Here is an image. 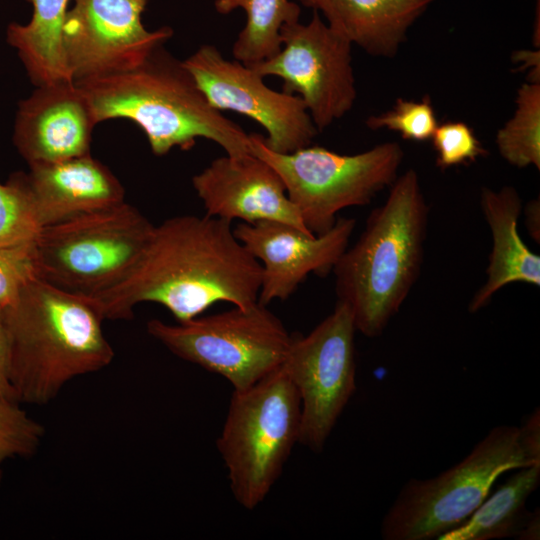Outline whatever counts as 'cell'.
<instances>
[{
	"label": "cell",
	"instance_id": "obj_1",
	"mask_svg": "<svg viewBox=\"0 0 540 540\" xmlns=\"http://www.w3.org/2000/svg\"><path fill=\"white\" fill-rule=\"evenodd\" d=\"M231 223L180 215L154 225L131 272L110 289L85 297L103 320L131 319L135 306L145 302L162 305L177 322L219 302L255 305L262 267L236 238Z\"/></svg>",
	"mask_w": 540,
	"mask_h": 540
},
{
	"label": "cell",
	"instance_id": "obj_2",
	"mask_svg": "<svg viewBox=\"0 0 540 540\" xmlns=\"http://www.w3.org/2000/svg\"><path fill=\"white\" fill-rule=\"evenodd\" d=\"M8 380L15 401L44 405L72 379L108 366L114 350L85 296L39 276L3 308Z\"/></svg>",
	"mask_w": 540,
	"mask_h": 540
},
{
	"label": "cell",
	"instance_id": "obj_3",
	"mask_svg": "<svg viewBox=\"0 0 540 540\" xmlns=\"http://www.w3.org/2000/svg\"><path fill=\"white\" fill-rule=\"evenodd\" d=\"M385 202L373 209L356 242L332 272L337 301L356 330L380 336L417 282L424 259L429 207L414 169L398 176Z\"/></svg>",
	"mask_w": 540,
	"mask_h": 540
},
{
	"label": "cell",
	"instance_id": "obj_4",
	"mask_svg": "<svg viewBox=\"0 0 540 540\" xmlns=\"http://www.w3.org/2000/svg\"><path fill=\"white\" fill-rule=\"evenodd\" d=\"M75 83L98 123L133 121L156 156L175 147L190 150L198 138L217 143L230 156L252 153L249 134L210 105L183 61L163 45L131 70Z\"/></svg>",
	"mask_w": 540,
	"mask_h": 540
},
{
	"label": "cell",
	"instance_id": "obj_5",
	"mask_svg": "<svg viewBox=\"0 0 540 540\" xmlns=\"http://www.w3.org/2000/svg\"><path fill=\"white\" fill-rule=\"evenodd\" d=\"M540 464L517 426L499 425L459 463L429 479H410L383 517L384 540H432L462 525L505 472Z\"/></svg>",
	"mask_w": 540,
	"mask_h": 540
},
{
	"label": "cell",
	"instance_id": "obj_6",
	"mask_svg": "<svg viewBox=\"0 0 540 540\" xmlns=\"http://www.w3.org/2000/svg\"><path fill=\"white\" fill-rule=\"evenodd\" d=\"M301 403L282 365L255 383L234 390L217 449L239 505L258 507L299 443Z\"/></svg>",
	"mask_w": 540,
	"mask_h": 540
},
{
	"label": "cell",
	"instance_id": "obj_7",
	"mask_svg": "<svg viewBox=\"0 0 540 540\" xmlns=\"http://www.w3.org/2000/svg\"><path fill=\"white\" fill-rule=\"evenodd\" d=\"M153 228L126 202L44 227L34 241L37 275L65 291L97 295L131 272Z\"/></svg>",
	"mask_w": 540,
	"mask_h": 540
},
{
	"label": "cell",
	"instance_id": "obj_8",
	"mask_svg": "<svg viewBox=\"0 0 540 540\" xmlns=\"http://www.w3.org/2000/svg\"><path fill=\"white\" fill-rule=\"evenodd\" d=\"M249 136L251 152L279 174L303 224L314 235L330 230L341 210L367 205L390 187L404 157L396 142L353 155L311 145L278 153L266 146L262 135Z\"/></svg>",
	"mask_w": 540,
	"mask_h": 540
},
{
	"label": "cell",
	"instance_id": "obj_9",
	"mask_svg": "<svg viewBox=\"0 0 540 540\" xmlns=\"http://www.w3.org/2000/svg\"><path fill=\"white\" fill-rule=\"evenodd\" d=\"M147 332L179 358L224 377L234 390L246 389L278 369L292 338L259 302L177 324L152 319Z\"/></svg>",
	"mask_w": 540,
	"mask_h": 540
},
{
	"label": "cell",
	"instance_id": "obj_10",
	"mask_svg": "<svg viewBox=\"0 0 540 540\" xmlns=\"http://www.w3.org/2000/svg\"><path fill=\"white\" fill-rule=\"evenodd\" d=\"M354 319L336 301L307 335H292L282 364L301 403L299 443L319 453L356 390Z\"/></svg>",
	"mask_w": 540,
	"mask_h": 540
},
{
	"label": "cell",
	"instance_id": "obj_11",
	"mask_svg": "<svg viewBox=\"0 0 540 540\" xmlns=\"http://www.w3.org/2000/svg\"><path fill=\"white\" fill-rule=\"evenodd\" d=\"M282 47L253 67L260 76L279 77L284 92L299 96L321 131L345 116L356 99L352 43L313 11L311 20L283 26Z\"/></svg>",
	"mask_w": 540,
	"mask_h": 540
},
{
	"label": "cell",
	"instance_id": "obj_12",
	"mask_svg": "<svg viewBox=\"0 0 540 540\" xmlns=\"http://www.w3.org/2000/svg\"><path fill=\"white\" fill-rule=\"evenodd\" d=\"M183 63L213 108L234 111L258 123L272 151L294 152L311 145L317 135L299 96L269 88L254 69L226 59L216 46H200Z\"/></svg>",
	"mask_w": 540,
	"mask_h": 540
},
{
	"label": "cell",
	"instance_id": "obj_13",
	"mask_svg": "<svg viewBox=\"0 0 540 540\" xmlns=\"http://www.w3.org/2000/svg\"><path fill=\"white\" fill-rule=\"evenodd\" d=\"M148 0H74L62 44L74 82L131 70L173 35L142 23Z\"/></svg>",
	"mask_w": 540,
	"mask_h": 540
},
{
	"label": "cell",
	"instance_id": "obj_14",
	"mask_svg": "<svg viewBox=\"0 0 540 540\" xmlns=\"http://www.w3.org/2000/svg\"><path fill=\"white\" fill-rule=\"evenodd\" d=\"M354 218L338 217L333 227L314 235L280 221L240 222L236 238L262 267L258 302L286 300L311 273L324 277L349 245Z\"/></svg>",
	"mask_w": 540,
	"mask_h": 540
},
{
	"label": "cell",
	"instance_id": "obj_15",
	"mask_svg": "<svg viewBox=\"0 0 540 540\" xmlns=\"http://www.w3.org/2000/svg\"><path fill=\"white\" fill-rule=\"evenodd\" d=\"M18 103L13 143L28 163L57 162L90 154L92 106L74 81L36 86Z\"/></svg>",
	"mask_w": 540,
	"mask_h": 540
},
{
	"label": "cell",
	"instance_id": "obj_16",
	"mask_svg": "<svg viewBox=\"0 0 540 540\" xmlns=\"http://www.w3.org/2000/svg\"><path fill=\"white\" fill-rule=\"evenodd\" d=\"M192 185L208 216L229 222L280 221L311 233L279 174L253 153L214 159L193 176Z\"/></svg>",
	"mask_w": 540,
	"mask_h": 540
},
{
	"label": "cell",
	"instance_id": "obj_17",
	"mask_svg": "<svg viewBox=\"0 0 540 540\" xmlns=\"http://www.w3.org/2000/svg\"><path fill=\"white\" fill-rule=\"evenodd\" d=\"M24 174L41 229L125 202L118 178L91 154L32 164Z\"/></svg>",
	"mask_w": 540,
	"mask_h": 540
},
{
	"label": "cell",
	"instance_id": "obj_18",
	"mask_svg": "<svg viewBox=\"0 0 540 540\" xmlns=\"http://www.w3.org/2000/svg\"><path fill=\"white\" fill-rule=\"evenodd\" d=\"M483 216L492 235V249L483 285L471 298L468 311L486 307L493 296L511 283L540 286V256L531 251L518 232L522 200L512 186L499 190L483 188L480 195Z\"/></svg>",
	"mask_w": 540,
	"mask_h": 540
},
{
	"label": "cell",
	"instance_id": "obj_19",
	"mask_svg": "<svg viewBox=\"0 0 540 540\" xmlns=\"http://www.w3.org/2000/svg\"><path fill=\"white\" fill-rule=\"evenodd\" d=\"M322 14L352 44L378 57H393L409 28L435 0H298Z\"/></svg>",
	"mask_w": 540,
	"mask_h": 540
},
{
	"label": "cell",
	"instance_id": "obj_20",
	"mask_svg": "<svg viewBox=\"0 0 540 540\" xmlns=\"http://www.w3.org/2000/svg\"><path fill=\"white\" fill-rule=\"evenodd\" d=\"M539 484L540 464L516 469L462 525L438 540H538L540 513L538 509L528 511L526 500Z\"/></svg>",
	"mask_w": 540,
	"mask_h": 540
},
{
	"label": "cell",
	"instance_id": "obj_21",
	"mask_svg": "<svg viewBox=\"0 0 540 540\" xmlns=\"http://www.w3.org/2000/svg\"><path fill=\"white\" fill-rule=\"evenodd\" d=\"M26 1L33 7L31 20L27 24H9L8 44L16 49L34 85L73 81L62 44L69 0Z\"/></svg>",
	"mask_w": 540,
	"mask_h": 540
},
{
	"label": "cell",
	"instance_id": "obj_22",
	"mask_svg": "<svg viewBox=\"0 0 540 540\" xmlns=\"http://www.w3.org/2000/svg\"><path fill=\"white\" fill-rule=\"evenodd\" d=\"M217 13L242 9L246 23L232 48L234 59L253 67L276 55L282 47L284 25L299 21L301 7L291 0H214Z\"/></svg>",
	"mask_w": 540,
	"mask_h": 540
},
{
	"label": "cell",
	"instance_id": "obj_23",
	"mask_svg": "<svg viewBox=\"0 0 540 540\" xmlns=\"http://www.w3.org/2000/svg\"><path fill=\"white\" fill-rule=\"evenodd\" d=\"M502 158L517 168L540 169V84L530 81L518 89L513 116L496 135Z\"/></svg>",
	"mask_w": 540,
	"mask_h": 540
},
{
	"label": "cell",
	"instance_id": "obj_24",
	"mask_svg": "<svg viewBox=\"0 0 540 540\" xmlns=\"http://www.w3.org/2000/svg\"><path fill=\"white\" fill-rule=\"evenodd\" d=\"M40 230L25 174L13 173L0 182V247L33 240Z\"/></svg>",
	"mask_w": 540,
	"mask_h": 540
},
{
	"label": "cell",
	"instance_id": "obj_25",
	"mask_svg": "<svg viewBox=\"0 0 540 540\" xmlns=\"http://www.w3.org/2000/svg\"><path fill=\"white\" fill-rule=\"evenodd\" d=\"M366 125L372 130L386 128L396 131L405 140L424 142L432 138L438 122L428 97L421 101L400 98L391 110L370 116Z\"/></svg>",
	"mask_w": 540,
	"mask_h": 540
},
{
	"label": "cell",
	"instance_id": "obj_26",
	"mask_svg": "<svg viewBox=\"0 0 540 540\" xmlns=\"http://www.w3.org/2000/svg\"><path fill=\"white\" fill-rule=\"evenodd\" d=\"M44 427L28 416L18 402L0 397V456L29 457L36 453Z\"/></svg>",
	"mask_w": 540,
	"mask_h": 540
},
{
	"label": "cell",
	"instance_id": "obj_27",
	"mask_svg": "<svg viewBox=\"0 0 540 540\" xmlns=\"http://www.w3.org/2000/svg\"><path fill=\"white\" fill-rule=\"evenodd\" d=\"M436 164L441 169L468 164L487 155L474 131L464 122L438 125L432 136Z\"/></svg>",
	"mask_w": 540,
	"mask_h": 540
},
{
	"label": "cell",
	"instance_id": "obj_28",
	"mask_svg": "<svg viewBox=\"0 0 540 540\" xmlns=\"http://www.w3.org/2000/svg\"><path fill=\"white\" fill-rule=\"evenodd\" d=\"M34 241L0 247V307L10 306L37 275Z\"/></svg>",
	"mask_w": 540,
	"mask_h": 540
},
{
	"label": "cell",
	"instance_id": "obj_29",
	"mask_svg": "<svg viewBox=\"0 0 540 540\" xmlns=\"http://www.w3.org/2000/svg\"><path fill=\"white\" fill-rule=\"evenodd\" d=\"M522 443L529 454L540 461V410L536 408L519 427Z\"/></svg>",
	"mask_w": 540,
	"mask_h": 540
},
{
	"label": "cell",
	"instance_id": "obj_30",
	"mask_svg": "<svg viewBox=\"0 0 540 540\" xmlns=\"http://www.w3.org/2000/svg\"><path fill=\"white\" fill-rule=\"evenodd\" d=\"M0 397L14 399L7 372V338L3 319V308L0 307Z\"/></svg>",
	"mask_w": 540,
	"mask_h": 540
},
{
	"label": "cell",
	"instance_id": "obj_31",
	"mask_svg": "<svg viewBox=\"0 0 540 540\" xmlns=\"http://www.w3.org/2000/svg\"><path fill=\"white\" fill-rule=\"evenodd\" d=\"M540 204L539 199L531 200L525 207V224L534 241L540 240Z\"/></svg>",
	"mask_w": 540,
	"mask_h": 540
},
{
	"label": "cell",
	"instance_id": "obj_32",
	"mask_svg": "<svg viewBox=\"0 0 540 540\" xmlns=\"http://www.w3.org/2000/svg\"><path fill=\"white\" fill-rule=\"evenodd\" d=\"M5 459H3L1 456H0V482H1V478H2V469H1V466H2V463Z\"/></svg>",
	"mask_w": 540,
	"mask_h": 540
}]
</instances>
